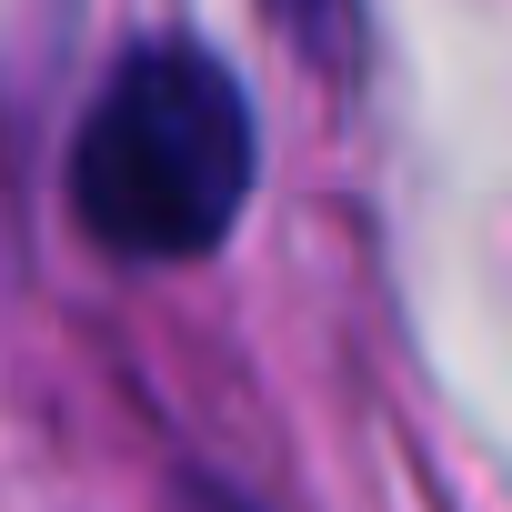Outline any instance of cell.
Masks as SVG:
<instances>
[{
  "mask_svg": "<svg viewBox=\"0 0 512 512\" xmlns=\"http://www.w3.org/2000/svg\"><path fill=\"white\" fill-rule=\"evenodd\" d=\"M262 131L241 81L201 41H141L101 81L81 141H71V211L121 262H201L241 221Z\"/></svg>",
  "mask_w": 512,
  "mask_h": 512,
  "instance_id": "cell-1",
  "label": "cell"
},
{
  "mask_svg": "<svg viewBox=\"0 0 512 512\" xmlns=\"http://www.w3.org/2000/svg\"><path fill=\"white\" fill-rule=\"evenodd\" d=\"M282 21L302 31V51H332V31H342V0H282Z\"/></svg>",
  "mask_w": 512,
  "mask_h": 512,
  "instance_id": "cell-2",
  "label": "cell"
},
{
  "mask_svg": "<svg viewBox=\"0 0 512 512\" xmlns=\"http://www.w3.org/2000/svg\"><path fill=\"white\" fill-rule=\"evenodd\" d=\"M171 512H251V502H241V492H221L211 472H181V482H171Z\"/></svg>",
  "mask_w": 512,
  "mask_h": 512,
  "instance_id": "cell-3",
  "label": "cell"
}]
</instances>
